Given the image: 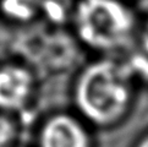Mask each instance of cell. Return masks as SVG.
<instances>
[{
    "label": "cell",
    "instance_id": "6da1fadb",
    "mask_svg": "<svg viewBox=\"0 0 148 147\" xmlns=\"http://www.w3.org/2000/svg\"><path fill=\"white\" fill-rule=\"evenodd\" d=\"M132 76L126 64L98 60L77 78L73 98L84 119L98 126L116 123L127 112L132 99Z\"/></svg>",
    "mask_w": 148,
    "mask_h": 147
},
{
    "label": "cell",
    "instance_id": "7a4b0ae2",
    "mask_svg": "<svg viewBox=\"0 0 148 147\" xmlns=\"http://www.w3.org/2000/svg\"><path fill=\"white\" fill-rule=\"evenodd\" d=\"M73 25L82 43L99 52L124 48L136 30L135 15L121 0H78Z\"/></svg>",
    "mask_w": 148,
    "mask_h": 147
},
{
    "label": "cell",
    "instance_id": "3957f363",
    "mask_svg": "<svg viewBox=\"0 0 148 147\" xmlns=\"http://www.w3.org/2000/svg\"><path fill=\"white\" fill-rule=\"evenodd\" d=\"M39 147H91L86 128L72 115L58 114L45 122L39 133Z\"/></svg>",
    "mask_w": 148,
    "mask_h": 147
},
{
    "label": "cell",
    "instance_id": "277c9868",
    "mask_svg": "<svg viewBox=\"0 0 148 147\" xmlns=\"http://www.w3.org/2000/svg\"><path fill=\"white\" fill-rule=\"evenodd\" d=\"M31 72L18 65L0 67V109L18 110L26 106L33 92Z\"/></svg>",
    "mask_w": 148,
    "mask_h": 147
},
{
    "label": "cell",
    "instance_id": "5b68a950",
    "mask_svg": "<svg viewBox=\"0 0 148 147\" xmlns=\"http://www.w3.org/2000/svg\"><path fill=\"white\" fill-rule=\"evenodd\" d=\"M34 9V0H6L5 10L15 17H28Z\"/></svg>",
    "mask_w": 148,
    "mask_h": 147
},
{
    "label": "cell",
    "instance_id": "8992f818",
    "mask_svg": "<svg viewBox=\"0 0 148 147\" xmlns=\"http://www.w3.org/2000/svg\"><path fill=\"white\" fill-rule=\"evenodd\" d=\"M16 137L15 124L6 117L0 115V147H9Z\"/></svg>",
    "mask_w": 148,
    "mask_h": 147
},
{
    "label": "cell",
    "instance_id": "52a82bcc",
    "mask_svg": "<svg viewBox=\"0 0 148 147\" xmlns=\"http://www.w3.org/2000/svg\"><path fill=\"white\" fill-rule=\"evenodd\" d=\"M137 52L141 53L142 55H145L146 58H148V21L146 22V25L143 26V28H142V31H141L140 48Z\"/></svg>",
    "mask_w": 148,
    "mask_h": 147
},
{
    "label": "cell",
    "instance_id": "ba28073f",
    "mask_svg": "<svg viewBox=\"0 0 148 147\" xmlns=\"http://www.w3.org/2000/svg\"><path fill=\"white\" fill-rule=\"evenodd\" d=\"M137 147H148V136H146L143 140H141V142L138 144Z\"/></svg>",
    "mask_w": 148,
    "mask_h": 147
}]
</instances>
